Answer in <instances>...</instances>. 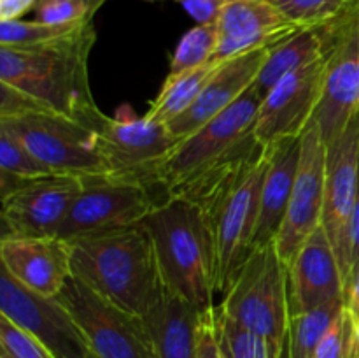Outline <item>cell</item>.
Masks as SVG:
<instances>
[{
	"label": "cell",
	"instance_id": "cell-1",
	"mask_svg": "<svg viewBox=\"0 0 359 358\" xmlns=\"http://www.w3.org/2000/svg\"><path fill=\"white\" fill-rule=\"evenodd\" d=\"M269 147L255 144L223 167L179 192L200 206L216 253L217 293H226L252 253Z\"/></svg>",
	"mask_w": 359,
	"mask_h": 358
},
{
	"label": "cell",
	"instance_id": "cell-2",
	"mask_svg": "<svg viewBox=\"0 0 359 358\" xmlns=\"http://www.w3.org/2000/svg\"><path fill=\"white\" fill-rule=\"evenodd\" d=\"M97 41L93 20L74 34L32 48L0 46V83L16 88L42 107L88 123L100 109L91 97L88 58Z\"/></svg>",
	"mask_w": 359,
	"mask_h": 358
},
{
	"label": "cell",
	"instance_id": "cell-3",
	"mask_svg": "<svg viewBox=\"0 0 359 358\" xmlns=\"http://www.w3.org/2000/svg\"><path fill=\"white\" fill-rule=\"evenodd\" d=\"M165 286L198 311L214 307L216 253L205 216L196 202L165 197L142 221Z\"/></svg>",
	"mask_w": 359,
	"mask_h": 358
},
{
	"label": "cell",
	"instance_id": "cell-4",
	"mask_svg": "<svg viewBox=\"0 0 359 358\" xmlns=\"http://www.w3.org/2000/svg\"><path fill=\"white\" fill-rule=\"evenodd\" d=\"M72 276L107 300L146 316L165 288L142 225L70 241Z\"/></svg>",
	"mask_w": 359,
	"mask_h": 358
},
{
	"label": "cell",
	"instance_id": "cell-5",
	"mask_svg": "<svg viewBox=\"0 0 359 358\" xmlns=\"http://www.w3.org/2000/svg\"><path fill=\"white\" fill-rule=\"evenodd\" d=\"M259 104L262 95L252 84L226 111L179 140L175 150L154 172V186H161L165 197L177 195L203 175L251 150L258 144L255 123Z\"/></svg>",
	"mask_w": 359,
	"mask_h": 358
},
{
	"label": "cell",
	"instance_id": "cell-6",
	"mask_svg": "<svg viewBox=\"0 0 359 358\" xmlns=\"http://www.w3.org/2000/svg\"><path fill=\"white\" fill-rule=\"evenodd\" d=\"M217 309L238 325L287 347L291 316L287 267L276 241L249 255Z\"/></svg>",
	"mask_w": 359,
	"mask_h": 358
},
{
	"label": "cell",
	"instance_id": "cell-7",
	"mask_svg": "<svg viewBox=\"0 0 359 358\" xmlns=\"http://www.w3.org/2000/svg\"><path fill=\"white\" fill-rule=\"evenodd\" d=\"M0 126L11 130L55 174L81 179L112 174L111 165L100 150L97 132L81 119L49 109H37L0 118Z\"/></svg>",
	"mask_w": 359,
	"mask_h": 358
},
{
	"label": "cell",
	"instance_id": "cell-8",
	"mask_svg": "<svg viewBox=\"0 0 359 358\" xmlns=\"http://www.w3.org/2000/svg\"><path fill=\"white\" fill-rule=\"evenodd\" d=\"M83 183V192L56 234L69 242L137 227L161 202L151 193L153 186L139 179L111 174Z\"/></svg>",
	"mask_w": 359,
	"mask_h": 358
},
{
	"label": "cell",
	"instance_id": "cell-9",
	"mask_svg": "<svg viewBox=\"0 0 359 358\" xmlns=\"http://www.w3.org/2000/svg\"><path fill=\"white\" fill-rule=\"evenodd\" d=\"M97 358H156L149 330L137 316L70 277L58 295Z\"/></svg>",
	"mask_w": 359,
	"mask_h": 358
},
{
	"label": "cell",
	"instance_id": "cell-10",
	"mask_svg": "<svg viewBox=\"0 0 359 358\" xmlns=\"http://www.w3.org/2000/svg\"><path fill=\"white\" fill-rule=\"evenodd\" d=\"M114 175L139 179L154 186V172L175 150L179 139L163 123L137 116L123 105L116 116L98 111L90 121Z\"/></svg>",
	"mask_w": 359,
	"mask_h": 358
},
{
	"label": "cell",
	"instance_id": "cell-11",
	"mask_svg": "<svg viewBox=\"0 0 359 358\" xmlns=\"http://www.w3.org/2000/svg\"><path fill=\"white\" fill-rule=\"evenodd\" d=\"M321 30L326 37V77L314 123L330 144L359 112V11Z\"/></svg>",
	"mask_w": 359,
	"mask_h": 358
},
{
	"label": "cell",
	"instance_id": "cell-12",
	"mask_svg": "<svg viewBox=\"0 0 359 358\" xmlns=\"http://www.w3.org/2000/svg\"><path fill=\"white\" fill-rule=\"evenodd\" d=\"M326 55L321 60L279 81L259 104L255 123V139L272 146L286 139H298L309 128L325 91Z\"/></svg>",
	"mask_w": 359,
	"mask_h": 358
},
{
	"label": "cell",
	"instance_id": "cell-13",
	"mask_svg": "<svg viewBox=\"0 0 359 358\" xmlns=\"http://www.w3.org/2000/svg\"><path fill=\"white\" fill-rule=\"evenodd\" d=\"M326 157L328 144L323 139L318 125L312 121L302 133L300 165L294 178L286 218L276 239L277 251L286 267H290L304 242L323 223Z\"/></svg>",
	"mask_w": 359,
	"mask_h": 358
},
{
	"label": "cell",
	"instance_id": "cell-14",
	"mask_svg": "<svg viewBox=\"0 0 359 358\" xmlns=\"http://www.w3.org/2000/svg\"><path fill=\"white\" fill-rule=\"evenodd\" d=\"M0 314L30 332L58 358H86L90 350L65 305L58 297H42L0 272Z\"/></svg>",
	"mask_w": 359,
	"mask_h": 358
},
{
	"label": "cell",
	"instance_id": "cell-15",
	"mask_svg": "<svg viewBox=\"0 0 359 358\" xmlns=\"http://www.w3.org/2000/svg\"><path fill=\"white\" fill-rule=\"evenodd\" d=\"M359 175V112L335 140L328 144L323 228L328 234L349 283V235ZM347 293V291H346Z\"/></svg>",
	"mask_w": 359,
	"mask_h": 358
},
{
	"label": "cell",
	"instance_id": "cell-16",
	"mask_svg": "<svg viewBox=\"0 0 359 358\" xmlns=\"http://www.w3.org/2000/svg\"><path fill=\"white\" fill-rule=\"evenodd\" d=\"M83 188L84 183L81 178L53 174L32 179L21 188L7 193L2 197L6 235H56Z\"/></svg>",
	"mask_w": 359,
	"mask_h": 358
},
{
	"label": "cell",
	"instance_id": "cell-17",
	"mask_svg": "<svg viewBox=\"0 0 359 358\" xmlns=\"http://www.w3.org/2000/svg\"><path fill=\"white\" fill-rule=\"evenodd\" d=\"M216 27L219 35L212 58L216 62L272 49L302 30L272 0H226Z\"/></svg>",
	"mask_w": 359,
	"mask_h": 358
},
{
	"label": "cell",
	"instance_id": "cell-18",
	"mask_svg": "<svg viewBox=\"0 0 359 358\" xmlns=\"http://www.w3.org/2000/svg\"><path fill=\"white\" fill-rule=\"evenodd\" d=\"M0 260L14 281L42 297H58L72 277V246L58 235H4Z\"/></svg>",
	"mask_w": 359,
	"mask_h": 358
},
{
	"label": "cell",
	"instance_id": "cell-19",
	"mask_svg": "<svg viewBox=\"0 0 359 358\" xmlns=\"http://www.w3.org/2000/svg\"><path fill=\"white\" fill-rule=\"evenodd\" d=\"M291 314L346 302V279L328 234L319 225L287 267Z\"/></svg>",
	"mask_w": 359,
	"mask_h": 358
},
{
	"label": "cell",
	"instance_id": "cell-20",
	"mask_svg": "<svg viewBox=\"0 0 359 358\" xmlns=\"http://www.w3.org/2000/svg\"><path fill=\"white\" fill-rule=\"evenodd\" d=\"M269 51L270 49H262L223 62L195 104L168 123V130L181 140L226 111L255 84Z\"/></svg>",
	"mask_w": 359,
	"mask_h": 358
},
{
	"label": "cell",
	"instance_id": "cell-21",
	"mask_svg": "<svg viewBox=\"0 0 359 358\" xmlns=\"http://www.w3.org/2000/svg\"><path fill=\"white\" fill-rule=\"evenodd\" d=\"M266 147H269V165H266L262 197H259V214L252 251L276 241L283 227L298 165H300L302 137L280 140Z\"/></svg>",
	"mask_w": 359,
	"mask_h": 358
},
{
	"label": "cell",
	"instance_id": "cell-22",
	"mask_svg": "<svg viewBox=\"0 0 359 358\" xmlns=\"http://www.w3.org/2000/svg\"><path fill=\"white\" fill-rule=\"evenodd\" d=\"M202 311L167 286L144 316L156 358H196V336Z\"/></svg>",
	"mask_w": 359,
	"mask_h": 358
},
{
	"label": "cell",
	"instance_id": "cell-23",
	"mask_svg": "<svg viewBox=\"0 0 359 358\" xmlns=\"http://www.w3.org/2000/svg\"><path fill=\"white\" fill-rule=\"evenodd\" d=\"M325 55L326 37L321 28H302L300 32L270 49L255 81L256 91L263 98L287 74L318 62Z\"/></svg>",
	"mask_w": 359,
	"mask_h": 358
},
{
	"label": "cell",
	"instance_id": "cell-24",
	"mask_svg": "<svg viewBox=\"0 0 359 358\" xmlns=\"http://www.w3.org/2000/svg\"><path fill=\"white\" fill-rule=\"evenodd\" d=\"M223 62H212L181 74H168L160 93L149 104L146 116L153 121L168 125L188 111Z\"/></svg>",
	"mask_w": 359,
	"mask_h": 358
},
{
	"label": "cell",
	"instance_id": "cell-25",
	"mask_svg": "<svg viewBox=\"0 0 359 358\" xmlns=\"http://www.w3.org/2000/svg\"><path fill=\"white\" fill-rule=\"evenodd\" d=\"M346 307V302H332L321 307L290 316L287 358H314L326 330Z\"/></svg>",
	"mask_w": 359,
	"mask_h": 358
},
{
	"label": "cell",
	"instance_id": "cell-26",
	"mask_svg": "<svg viewBox=\"0 0 359 358\" xmlns=\"http://www.w3.org/2000/svg\"><path fill=\"white\" fill-rule=\"evenodd\" d=\"M216 329L226 358H283L286 347L238 325L216 307Z\"/></svg>",
	"mask_w": 359,
	"mask_h": 358
},
{
	"label": "cell",
	"instance_id": "cell-27",
	"mask_svg": "<svg viewBox=\"0 0 359 358\" xmlns=\"http://www.w3.org/2000/svg\"><path fill=\"white\" fill-rule=\"evenodd\" d=\"M280 13L302 28H321L359 11V0H272Z\"/></svg>",
	"mask_w": 359,
	"mask_h": 358
},
{
	"label": "cell",
	"instance_id": "cell-28",
	"mask_svg": "<svg viewBox=\"0 0 359 358\" xmlns=\"http://www.w3.org/2000/svg\"><path fill=\"white\" fill-rule=\"evenodd\" d=\"M217 27L214 25H196L186 32L179 41L170 60V72L181 74L212 62L217 49Z\"/></svg>",
	"mask_w": 359,
	"mask_h": 358
},
{
	"label": "cell",
	"instance_id": "cell-29",
	"mask_svg": "<svg viewBox=\"0 0 359 358\" xmlns=\"http://www.w3.org/2000/svg\"><path fill=\"white\" fill-rule=\"evenodd\" d=\"M91 21V20H88ZM83 23L76 25H46L41 21L11 20L0 21V46L11 48H32V46L51 44L67 35L74 34Z\"/></svg>",
	"mask_w": 359,
	"mask_h": 358
},
{
	"label": "cell",
	"instance_id": "cell-30",
	"mask_svg": "<svg viewBox=\"0 0 359 358\" xmlns=\"http://www.w3.org/2000/svg\"><path fill=\"white\" fill-rule=\"evenodd\" d=\"M0 172L21 179H39L55 174L4 126H0Z\"/></svg>",
	"mask_w": 359,
	"mask_h": 358
},
{
	"label": "cell",
	"instance_id": "cell-31",
	"mask_svg": "<svg viewBox=\"0 0 359 358\" xmlns=\"http://www.w3.org/2000/svg\"><path fill=\"white\" fill-rule=\"evenodd\" d=\"M0 358H58L44 343L0 314Z\"/></svg>",
	"mask_w": 359,
	"mask_h": 358
},
{
	"label": "cell",
	"instance_id": "cell-32",
	"mask_svg": "<svg viewBox=\"0 0 359 358\" xmlns=\"http://www.w3.org/2000/svg\"><path fill=\"white\" fill-rule=\"evenodd\" d=\"M354 347H356V319L351 316L347 307H344L323 336L314 358H354Z\"/></svg>",
	"mask_w": 359,
	"mask_h": 358
},
{
	"label": "cell",
	"instance_id": "cell-33",
	"mask_svg": "<svg viewBox=\"0 0 359 358\" xmlns=\"http://www.w3.org/2000/svg\"><path fill=\"white\" fill-rule=\"evenodd\" d=\"M34 14L46 25H76L95 16L88 0H37Z\"/></svg>",
	"mask_w": 359,
	"mask_h": 358
},
{
	"label": "cell",
	"instance_id": "cell-34",
	"mask_svg": "<svg viewBox=\"0 0 359 358\" xmlns=\"http://www.w3.org/2000/svg\"><path fill=\"white\" fill-rule=\"evenodd\" d=\"M196 358H226L216 329V307L203 311L196 336Z\"/></svg>",
	"mask_w": 359,
	"mask_h": 358
},
{
	"label": "cell",
	"instance_id": "cell-35",
	"mask_svg": "<svg viewBox=\"0 0 359 358\" xmlns=\"http://www.w3.org/2000/svg\"><path fill=\"white\" fill-rule=\"evenodd\" d=\"M179 4L196 25H214L219 18L226 0H172Z\"/></svg>",
	"mask_w": 359,
	"mask_h": 358
},
{
	"label": "cell",
	"instance_id": "cell-36",
	"mask_svg": "<svg viewBox=\"0 0 359 358\" xmlns=\"http://www.w3.org/2000/svg\"><path fill=\"white\" fill-rule=\"evenodd\" d=\"M359 263V175H358V190L356 200H354L353 218H351V235H349V283L353 279V274ZM347 283V286H349Z\"/></svg>",
	"mask_w": 359,
	"mask_h": 358
},
{
	"label": "cell",
	"instance_id": "cell-37",
	"mask_svg": "<svg viewBox=\"0 0 359 358\" xmlns=\"http://www.w3.org/2000/svg\"><path fill=\"white\" fill-rule=\"evenodd\" d=\"M37 0H0V21L20 20L25 13L34 9Z\"/></svg>",
	"mask_w": 359,
	"mask_h": 358
},
{
	"label": "cell",
	"instance_id": "cell-38",
	"mask_svg": "<svg viewBox=\"0 0 359 358\" xmlns=\"http://www.w3.org/2000/svg\"><path fill=\"white\" fill-rule=\"evenodd\" d=\"M346 307L351 312L356 323L359 321V263L353 274V279H351L349 286H347L346 293Z\"/></svg>",
	"mask_w": 359,
	"mask_h": 358
},
{
	"label": "cell",
	"instance_id": "cell-39",
	"mask_svg": "<svg viewBox=\"0 0 359 358\" xmlns=\"http://www.w3.org/2000/svg\"><path fill=\"white\" fill-rule=\"evenodd\" d=\"M88 2L91 4V11H93V14H95L102 6H104L105 0H88Z\"/></svg>",
	"mask_w": 359,
	"mask_h": 358
},
{
	"label": "cell",
	"instance_id": "cell-40",
	"mask_svg": "<svg viewBox=\"0 0 359 358\" xmlns=\"http://www.w3.org/2000/svg\"><path fill=\"white\" fill-rule=\"evenodd\" d=\"M354 358H359V321L356 323V347H354Z\"/></svg>",
	"mask_w": 359,
	"mask_h": 358
},
{
	"label": "cell",
	"instance_id": "cell-41",
	"mask_svg": "<svg viewBox=\"0 0 359 358\" xmlns=\"http://www.w3.org/2000/svg\"><path fill=\"white\" fill-rule=\"evenodd\" d=\"M86 358H97V357H95L93 353H88V357H86Z\"/></svg>",
	"mask_w": 359,
	"mask_h": 358
}]
</instances>
